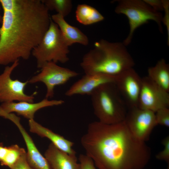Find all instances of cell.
I'll list each match as a JSON object with an SVG mask.
<instances>
[{
  "mask_svg": "<svg viewBox=\"0 0 169 169\" xmlns=\"http://www.w3.org/2000/svg\"><path fill=\"white\" fill-rule=\"evenodd\" d=\"M0 65L27 60L48 30L51 18L41 0H0Z\"/></svg>",
  "mask_w": 169,
  "mask_h": 169,
  "instance_id": "6da1fadb",
  "label": "cell"
},
{
  "mask_svg": "<svg viewBox=\"0 0 169 169\" xmlns=\"http://www.w3.org/2000/svg\"><path fill=\"white\" fill-rule=\"evenodd\" d=\"M80 141L98 169H143L151 157L150 147L133 134L124 121L92 122Z\"/></svg>",
  "mask_w": 169,
  "mask_h": 169,
  "instance_id": "7a4b0ae2",
  "label": "cell"
},
{
  "mask_svg": "<svg viewBox=\"0 0 169 169\" xmlns=\"http://www.w3.org/2000/svg\"><path fill=\"white\" fill-rule=\"evenodd\" d=\"M123 43L104 39L96 42L94 47L83 56L80 63L85 74L117 76L133 68V58Z\"/></svg>",
  "mask_w": 169,
  "mask_h": 169,
  "instance_id": "3957f363",
  "label": "cell"
},
{
  "mask_svg": "<svg viewBox=\"0 0 169 169\" xmlns=\"http://www.w3.org/2000/svg\"><path fill=\"white\" fill-rule=\"evenodd\" d=\"M90 95L94 112L99 121L111 124L124 120L127 106L115 84L102 85Z\"/></svg>",
  "mask_w": 169,
  "mask_h": 169,
  "instance_id": "277c9868",
  "label": "cell"
},
{
  "mask_svg": "<svg viewBox=\"0 0 169 169\" xmlns=\"http://www.w3.org/2000/svg\"><path fill=\"white\" fill-rule=\"evenodd\" d=\"M69 47L58 26L51 19L48 30L32 54L36 60L37 67L41 68L48 62H67L69 60Z\"/></svg>",
  "mask_w": 169,
  "mask_h": 169,
  "instance_id": "5b68a950",
  "label": "cell"
},
{
  "mask_svg": "<svg viewBox=\"0 0 169 169\" xmlns=\"http://www.w3.org/2000/svg\"><path fill=\"white\" fill-rule=\"evenodd\" d=\"M115 11L118 14L125 15L129 20L130 31L123 43L126 46L131 43L136 30L142 25L153 20L158 25L160 31L163 32L162 14L153 9L143 0H118Z\"/></svg>",
  "mask_w": 169,
  "mask_h": 169,
  "instance_id": "8992f818",
  "label": "cell"
},
{
  "mask_svg": "<svg viewBox=\"0 0 169 169\" xmlns=\"http://www.w3.org/2000/svg\"><path fill=\"white\" fill-rule=\"evenodd\" d=\"M41 69L38 74L28 81L31 84L38 82L44 84L47 89L45 97L47 99L53 97L56 86L64 84L71 78L79 75L76 71L59 66L53 62L46 63Z\"/></svg>",
  "mask_w": 169,
  "mask_h": 169,
  "instance_id": "52a82bcc",
  "label": "cell"
},
{
  "mask_svg": "<svg viewBox=\"0 0 169 169\" xmlns=\"http://www.w3.org/2000/svg\"><path fill=\"white\" fill-rule=\"evenodd\" d=\"M19 64V60L16 61L10 66L6 67L3 73L0 74V102L17 101L33 103L34 95H29L24 92L28 81L23 82L18 79H13L11 77L13 71Z\"/></svg>",
  "mask_w": 169,
  "mask_h": 169,
  "instance_id": "ba28073f",
  "label": "cell"
},
{
  "mask_svg": "<svg viewBox=\"0 0 169 169\" xmlns=\"http://www.w3.org/2000/svg\"><path fill=\"white\" fill-rule=\"evenodd\" d=\"M133 134L141 141H148L157 125L155 113L138 107L129 109L124 120Z\"/></svg>",
  "mask_w": 169,
  "mask_h": 169,
  "instance_id": "9c48e42d",
  "label": "cell"
},
{
  "mask_svg": "<svg viewBox=\"0 0 169 169\" xmlns=\"http://www.w3.org/2000/svg\"><path fill=\"white\" fill-rule=\"evenodd\" d=\"M142 78L133 68L116 76L115 84L128 109L138 107Z\"/></svg>",
  "mask_w": 169,
  "mask_h": 169,
  "instance_id": "30bf717a",
  "label": "cell"
},
{
  "mask_svg": "<svg viewBox=\"0 0 169 169\" xmlns=\"http://www.w3.org/2000/svg\"><path fill=\"white\" fill-rule=\"evenodd\" d=\"M169 107V93L147 76L142 78L138 107L155 113L159 109Z\"/></svg>",
  "mask_w": 169,
  "mask_h": 169,
  "instance_id": "8fae6325",
  "label": "cell"
},
{
  "mask_svg": "<svg viewBox=\"0 0 169 169\" xmlns=\"http://www.w3.org/2000/svg\"><path fill=\"white\" fill-rule=\"evenodd\" d=\"M116 76L103 74H86L73 84L66 91L65 95H90L100 86L108 83L115 84Z\"/></svg>",
  "mask_w": 169,
  "mask_h": 169,
  "instance_id": "7c38bea8",
  "label": "cell"
},
{
  "mask_svg": "<svg viewBox=\"0 0 169 169\" xmlns=\"http://www.w3.org/2000/svg\"><path fill=\"white\" fill-rule=\"evenodd\" d=\"M62 100H49L45 98L36 103L26 101L3 103L0 106V115L15 112L29 120L33 119L35 112L39 110L46 107L62 105Z\"/></svg>",
  "mask_w": 169,
  "mask_h": 169,
  "instance_id": "4fadbf2b",
  "label": "cell"
},
{
  "mask_svg": "<svg viewBox=\"0 0 169 169\" xmlns=\"http://www.w3.org/2000/svg\"><path fill=\"white\" fill-rule=\"evenodd\" d=\"M51 169H80L76 155L64 152L51 143L44 153Z\"/></svg>",
  "mask_w": 169,
  "mask_h": 169,
  "instance_id": "5bb4252c",
  "label": "cell"
},
{
  "mask_svg": "<svg viewBox=\"0 0 169 169\" xmlns=\"http://www.w3.org/2000/svg\"><path fill=\"white\" fill-rule=\"evenodd\" d=\"M21 133L27 147V161L33 169H51L47 160L39 151L30 136L21 125L20 118L16 116L12 120Z\"/></svg>",
  "mask_w": 169,
  "mask_h": 169,
  "instance_id": "9a60e30c",
  "label": "cell"
},
{
  "mask_svg": "<svg viewBox=\"0 0 169 169\" xmlns=\"http://www.w3.org/2000/svg\"><path fill=\"white\" fill-rule=\"evenodd\" d=\"M28 124L31 132L48 138L59 149L70 154L76 155V152L72 148L74 144L73 142L44 127L34 119L29 120Z\"/></svg>",
  "mask_w": 169,
  "mask_h": 169,
  "instance_id": "2e32d148",
  "label": "cell"
},
{
  "mask_svg": "<svg viewBox=\"0 0 169 169\" xmlns=\"http://www.w3.org/2000/svg\"><path fill=\"white\" fill-rule=\"evenodd\" d=\"M51 19L58 26L60 32L68 45L75 43L86 46L89 44L87 36L78 28L68 23L62 15H53Z\"/></svg>",
  "mask_w": 169,
  "mask_h": 169,
  "instance_id": "e0dca14e",
  "label": "cell"
},
{
  "mask_svg": "<svg viewBox=\"0 0 169 169\" xmlns=\"http://www.w3.org/2000/svg\"><path fill=\"white\" fill-rule=\"evenodd\" d=\"M147 76L151 80L169 92V65L163 59L148 69Z\"/></svg>",
  "mask_w": 169,
  "mask_h": 169,
  "instance_id": "ac0fdd59",
  "label": "cell"
},
{
  "mask_svg": "<svg viewBox=\"0 0 169 169\" xmlns=\"http://www.w3.org/2000/svg\"><path fill=\"white\" fill-rule=\"evenodd\" d=\"M75 17L79 23L85 25L98 23L104 19V16L95 8L85 4L77 6Z\"/></svg>",
  "mask_w": 169,
  "mask_h": 169,
  "instance_id": "d6986e66",
  "label": "cell"
},
{
  "mask_svg": "<svg viewBox=\"0 0 169 169\" xmlns=\"http://www.w3.org/2000/svg\"><path fill=\"white\" fill-rule=\"evenodd\" d=\"M48 10H54L65 18L71 12L72 2L70 0H41Z\"/></svg>",
  "mask_w": 169,
  "mask_h": 169,
  "instance_id": "ffe728a7",
  "label": "cell"
},
{
  "mask_svg": "<svg viewBox=\"0 0 169 169\" xmlns=\"http://www.w3.org/2000/svg\"><path fill=\"white\" fill-rule=\"evenodd\" d=\"M155 115L157 125L169 127V107H165L159 109L155 113Z\"/></svg>",
  "mask_w": 169,
  "mask_h": 169,
  "instance_id": "44dd1931",
  "label": "cell"
},
{
  "mask_svg": "<svg viewBox=\"0 0 169 169\" xmlns=\"http://www.w3.org/2000/svg\"><path fill=\"white\" fill-rule=\"evenodd\" d=\"M161 143L164 146L163 150L156 155V158L158 160H162L169 163V136H167L162 141Z\"/></svg>",
  "mask_w": 169,
  "mask_h": 169,
  "instance_id": "7402d4cb",
  "label": "cell"
},
{
  "mask_svg": "<svg viewBox=\"0 0 169 169\" xmlns=\"http://www.w3.org/2000/svg\"><path fill=\"white\" fill-rule=\"evenodd\" d=\"M79 160L80 169H98L96 168L93 160L86 154H80Z\"/></svg>",
  "mask_w": 169,
  "mask_h": 169,
  "instance_id": "603a6c76",
  "label": "cell"
},
{
  "mask_svg": "<svg viewBox=\"0 0 169 169\" xmlns=\"http://www.w3.org/2000/svg\"><path fill=\"white\" fill-rule=\"evenodd\" d=\"M164 14L162 17V23L166 26L167 35V44H169V1L162 0Z\"/></svg>",
  "mask_w": 169,
  "mask_h": 169,
  "instance_id": "cb8c5ba5",
  "label": "cell"
},
{
  "mask_svg": "<svg viewBox=\"0 0 169 169\" xmlns=\"http://www.w3.org/2000/svg\"><path fill=\"white\" fill-rule=\"evenodd\" d=\"M10 169H33L27 161V152L23 155L13 165Z\"/></svg>",
  "mask_w": 169,
  "mask_h": 169,
  "instance_id": "d4e9b609",
  "label": "cell"
},
{
  "mask_svg": "<svg viewBox=\"0 0 169 169\" xmlns=\"http://www.w3.org/2000/svg\"><path fill=\"white\" fill-rule=\"evenodd\" d=\"M154 10L159 12L163 10V5L162 0H143Z\"/></svg>",
  "mask_w": 169,
  "mask_h": 169,
  "instance_id": "484cf974",
  "label": "cell"
},
{
  "mask_svg": "<svg viewBox=\"0 0 169 169\" xmlns=\"http://www.w3.org/2000/svg\"><path fill=\"white\" fill-rule=\"evenodd\" d=\"M9 150V147L4 146L2 143H0V163H1L4 160L7 155Z\"/></svg>",
  "mask_w": 169,
  "mask_h": 169,
  "instance_id": "4316f807",
  "label": "cell"
},
{
  "mask_svg": "<svg viewBox=\"0 0 169 169\" xmlns=\"http://www.w3.org/2000/svg\"><path fill=\"white\" fill-rule=\"evenodd\" d=\"M1 4L0 3V10H1ZM2 20H3V16H2L0 14V23H2Z\"/></svg>",
  "mask_w": 169,
  "mask_h": 169,
  "instance_id": "83f0119b",
  "label": "cell"
},
{
  "mask_svg": "<svg viewBox=\"0 0 169 169\" xmlns=\"http://www.w3.org/2000/svg\"><path fill=\"white\" fill-rule=\"evenodd\" d=\"M166 169H169V166L168 165V167H167V168Z\"/></svg>",
  "mask_w": 169,
  "mask_h": 169,
  "instance_id": "f1b7e54d",
  "label": "cell"
}]
</instances>
